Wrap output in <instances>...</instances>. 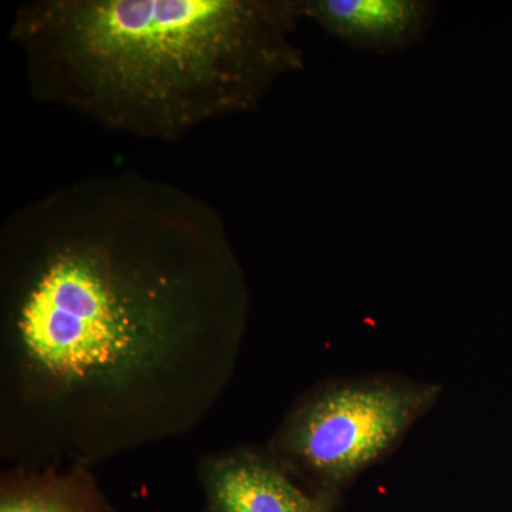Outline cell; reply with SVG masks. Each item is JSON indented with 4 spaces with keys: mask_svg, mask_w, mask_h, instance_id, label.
I'll return each instance as SVG.
<instances>
[{
    "mask_svg": "<svg viewBox=\"0 0 512 512\" xmlns=\"http://www.w3.org/2000/svg\"><path fill=\"white\" fill-rule=\"evenodd\" d=\"M249 289L198 195L136 171L82 178L0 228V450L92 467L178 439L222 399Z\"/></svg>",
    "mask_w": 512,
    "mask_h": 512,
    "instance_id": "cell-1",
    "label": "cell"
},
{
    "mask_svg": "<svg viewBox=\"0 0 512 512\" xmlns=\"http://www.w3.org/2000/svg\"><path fill=\"white\" fill-rule=\"evenodd\" d=\"M301 0H36L9 40L33 99L106 130L177 141L258 109L301 70Z\"/></svg>",
    "mask_w": 512,
    "mask_h": 512,
    "instance_id": "cell-2",
    "label": "cell"
},
{
    "mask_svg": "<svg viewBox=\"0 0 512 512\" xmlns=\"http://www.w3.org/2000/svg\"><path fill=\"white\" fill-rule=\"evenodd\" d=\"M441 393L403 376L329 380L296 400L265 447L306 483L340 494L393 454Z\"/></svg>",
    "mask_w": 512,
    "mask_h": 512,
    "instance_id": "cell-3",
    "label": "cell"
},
{
    "mask_svg": "<svg viewBox=\"0 0 512 512\" xmlns=\"http://www.w3.org/2000/svg\"><path fill=\"white\" fill-rule=\"evenodd\" d=\"M200 480L208 512H336L339 494L292 473L268 448L238 447L205 457Z\"/></svg>",
    "mask_w": 512,
    "mask_h": 512,
    "instance_id": "cell-4",
    "label": "cell"
},
{
    "mask_svg": "<svg viewBox=\"0 0 512 512\" xmlns=\"http://www.w3.org/2000/svg\"><path fill=\"white\" fill-rule=\"evenodd\" d=\"M301 10L329 36L375 55L419 45L436 18L427 0H301Z\"/></svg>",
    "mask_w": 512,
    "mask_h": 512,
    "instance_id": "cell-5",
    "label": "cell"
},
{
    "mask_svg": "<svg viewBox=\"0 0 512 512\" xmlns=\"http://www.w3.org/2000/svg\"><path fill=\"white\" fill-rule=\"evenodd\" d=\"M0 512H113L90 467L15 466L3 471Z\"/></svg>",
    "mask_w": 512,
    "mask_h": 512,
    "instance_id": "cell-6",
    "label": "cell"
}]
</instances>
